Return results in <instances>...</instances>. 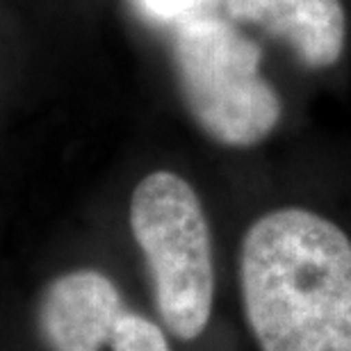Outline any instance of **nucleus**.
I'll return each instance as SVG.
<instances>
[{"label":"nucleus","instance_id":"obj_1","mask_svg":"<svg viewBox=\"0 0 351 351\" xmlns=\"http://www.w3.org/2000/svg\"><path fill=\"white\" fill-rule=\"evenodd\" d=\"M240 290L261 351H351V240L322 215L280 208L251 223Z\"/></svg>","mask_w":351,"mask_h":351},{"label":"nucleus","instance_id":"obj_2","mask_svg":"<svg viewBox=\"0 0 351 351\" xmlns=\"http://www.w3.org/2000/svg\"><path fill=\"white\" fill-rule=\"evenodd\" d=\"M128 228L149 278L151 313L173 342L192 345L215 311L213 235L192 182L169 169L146 173L132 187Z\"/></svg>","mask_w":351,"mask_h":351},{"label":"nucleus","instance_id":"obj_3","mask_svg":"<svg viewBox=\"0 0 351 351\" xmlns=\"http://www.w3.org/2000/svg\"><path fill=\"white\" fill-rule=\"evenodd\" d=\"M173 69L196 125L217 144L247 149L280 119V98L261 73V48L215 16L180 21Z\"/></svg>","mask_w":351,"mask_h":351},{"label":"nucleus","instance_id":"obj_4","mask_svg":"<svg viewBox=\"0 0 351 351\" xmlns=\"http://www.w3.org/2000/svg\"><path fill=\"white\" fill-rule=\"evenodd\" d=\"M228 16L285 41L308 69H326L345 48V10L340 0H226Z\"/></svg>","mask_w":351,"mask_h":351},{"label":"nucleus","instance_id":"obj_5","mask_svg":"<svg viewBox=\"0 0 351 351\" xmlns=\"http://www.w3.org/2000/svg\"><path fill=\"white\" fill-rule=\"evenodd\" d=\"M139 3L156 19L185 21L201 5V0H139Z\"/></svg>","mask_w":351,"mask_h":351},{"label":"nucleus","instance_id":"obj_6","mask_svg":"<svg viewBox=\"0 0 351 351\" xmlns=\"http://www.w3.org/2000/svg\"><path fill=\"white\" fill-rule=\"evenodd\" d=\"M0 351H30L0 306Z\"/></svg>","mask_w":351,"mask_h":351}]
</instances>
